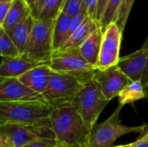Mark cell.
Returning a JSON list of instances; mask_svg holds the SVG:
<instances>
[{
	"label": "cell",
	"mask_w": 148,
	"mask_h": 147,
	"mask_svg": "<svg viewBox=\"0 0 148 147\" xmlns=\"http://www.w3.org/2000/svg\"><path fill=\"white\" fill-rule=\"evenodd\" d=\"M52 111L44 101L0 102V126L18 123L31 128L40 138L55 139L49 120Z\"/></svg>",
	"instance_id": "obj_1"
},
{
	"label": "cell",
	"mask_w": 148,
	"mask_h": 147,
	"mask_svg": "<svg viewBox=\"0 0 148 147\" xmlns=\"http://www.w3.org/2000/svg\"><path fill=\"white\" fill-rule=\"evenodd\" d=\"M49 120L56 146H88L91 131L73 105L54 107Z\"/></svg>",
	"instance_id": "obj_2"
},
{
	"label": "cell",
	"mask_w": 148,
	"mask_h": 147,
	"mask_svg": "<svg viewBox=\"0 0 148 147\" xmlns=\"http://www.w3.org/2000/svg\"><path fill=\"white\" fill-rule=\"evenodd\" d=\"M108 102L92 77L84 82L71 105L74 106L88 128L91 131L97 124L100 114Z\"/></svg>",
	"instance_id": "obj_3"
},
{
	"label": "cell",
	"mask_w": 148,
	"mask_h": 147,
	"mask_svg": "<svg viewBox=\"0 0 148 147\" xmlns=\"http://www.w3.org/2000/svg\"><path fill=\"white\" fill-rule=\"evenodd\" d=\"M123 106L119 105L113 114L101 123L96 124L90 132L88 147H113L114 141L129 133H142L146 124L138 126H127L122 124L120 114Z\"/></svg>",
	"instance_id": "obj_4"
},
{
	"label": "cell",
	"mask_w": 148,
	"mask_h": 147,
	"mask_svg": "<svg viewBox=\"0 0 148 147\" xmlns=\"http://www.w3.org/2000/svg\"><path fill=\"white\" fill-rule=\"evenodd\" d=\"M84 82L82 79L72 75L52 71L42 96L53 108L69 105L72 104Z\"/></svg>",
	"instance_id": "obj_5"
},
{
	"label": "cell",
	"mask_w": 148,
	"mask_h": 147,
	"mask_svg": "<svg viewBox=\"0 0 148 147\" xmlns=\"http://www.w3.org/2000/svg\"><path fill=\"white\" fill-rule=\"evenodd\" d=\"M54 24L55 20L35 19L28 45L22 55L23 57L31 61L49 63L54 52Z\"/></svg>",
	"instance_id": "obj_6"
},
{
	"label": "cell",
	"mask_w": 148,
	"mask_h": 147,
	"mask_svg": "<svg viewBox=\"0 0 148 147\" xmlns=\"http://www.w3.org/2000/svg\"><path fill=\"white\" fill-rule=\"evenodd\" d=\"M49 67L54 72L72 75L85 81L91 79L94 73L97 70L95 67L89 64L84 59L79 49L54 51Z\"/></svg>",
	"instance_id": "obj_7"
},
{
	"label": "cell",
	"mask_w": 148,
	"mask_h": 147,
	"mask_svg": "<svg viewBox=\"0 0 148 147\" xmlns=\"http://www.w3.org/2000/svg\"><path fill=\"white\" fill-rule=\"evenodd\" d=\"M123 31L115 23H110L103 32L101 48L97 69L103 70L118 65L120 62V49Z\"/></svg>",
	"instance_id": "obj_8"
},
{
	"label": "cell",
	"mask_w": 148,
	"mask_h": 147,
	"mask_svg": "<svg viewBox=\"0 0 148 147\" xmlns=\"http://www.w3.org/2000/svg\"><path fill=\"white\" fill-rule=\"evenodd\" d=\"M93 78L108 101L119 96L120 93L133 81L118 65L103 70L97 69Z\"/></svg>",
	"instance_id": "obj_9"
},
{
	"label": "cell",
	"mask_w": 148,
	"mask_h": 147,
	"mask_svg": "<svg viewBox=\"0 0 148 147\" xmlns=\"http://www.w3.org/2000/svg\"><path fill=\"white\" fill-rule=\"evenodd\" d=\"M45 101L42 94H39L18 78L0 77V102H25Z\"/></svg>",
	"instance_id": "obj_10"
},
{
	"label": "cell",
	"mask_w": 148,
	"mask_h": 147,
	"mask_svg": "<svg viewBox=\"0 0 148 147\" xmlns=\"http://www.w3.org/2000/svg\"><path fill=\"white\" fill-rule=\"evenodd\" d=\"M118 66L132 80L140 81L148 98V51L141 48L120 59Z\"/></svg>",
	"instance_id": "obj_11"
},
{
	"label": "cell",
	"mask_w": 148,
	"mask_h": 147,
	"mask_svg": "<svg viewBox=\"0 0 148 147\" xmlns=\"http://www.w3.org/2000/svg\"><path fill=\"white\" fill-rule=\"evenodd\" d=\"M40 137L29 126L8 122L0 126V146L24 147Z\"/></svg>",
	"instance_id": "obj_12"
},
{
	"label": "cell",
	"mask_w": 148,
	"mask_h": 147,
	"mask_svg": "<svg viewBox=\"0 0 148 147\" xmlns=\"http://www.w3.org/2000/svg\"><path fill=\"white\" fill-rule=\"evenodd\" d=\"M49 64V62L31 61L23 55L13 58L2 57L0 64V77L19 78L23 74L36 67Z\"/></svg>",
	"instance_id": "obj_13"
},
{
	"label": "cell",
	"mask_w": 148,
	"mask_h": 147,
	"mask_svg": "<svg viewBox=\"0 0 148 147\" xmlns=\"http://www.w3.org/2000/svg\"><path fill=\"white\" fill-rule=\"evenodd\" d=\"M101 25L92 17L87 16L86 19L82 22V23L75 30V32L65 41L62 44L59 51H66L79 49L80 45L97 29H99ZM56 50V51H58Z\"/></svg>",
	"instance_id": "obj_14"
},
{
	"label": "cell",
	"mask_w": 148,
	"mask_h": 147,
	"mask_svg": "<svg viewBox=\"0 0 148 147\" xmlns=\"http://www.w3.org/2000/svg\"><path fill=\"white\" fill-rule=\"evenodd\" d=\"M51 72L52 70L49 65H42L29 70L18 79L32 90L42 94L47 87Z\"/></svg>",
	"instance_id": "obj_15"
},
{
	"label": "cell",
	"mask_w": 148,
	"mask_h": 147,
	"mask_svg": "<svg viewBox=\"0 0 148 147\" xmlns=\"http://www.w3.org/2000/svg\"><path fill=\"white\" fill-rule=\"evenodd\" d=\"M103 32L104 29L100 27L94 31L79 47V50L84 59L95 68L100 57Z\"/></svg>",
	"instance_id": "obj_16"
},
{
	"label": "cell",
	"mask_w": 148,
	"mask_h": 147,
	"mask_svg": "<svg viewBox=\"0 0 148 147\" xmlns=\"http://www.w3.org/2000/svg\"><path fill=\"white\" fill-rule=\"evenodd\" d=\"M34 22V17L30 16L23 23L4 29L7 35L10 36V38L12 40V42L18 49L21 55H23L28 45L32 32Z\"/></svg>",
	"instance_id": "obj_17"
},
{
	"label": "cell",
	"mask_w": 148,
	"mask_h": 147,
	"mask_svg": "<svg viewBox=\"0 0 148 147\" xmlns=\"http://www.w3.org/2000/svg\"><path fill=\"white\" fill-rule=\"evenodd\" d=\"M66 0H36L31 8L34 19L55 20L62 11Z\"/></svg>",
	"instance_id": "obj_18"
},
{
	"label": "cell",
	"mask_w": 148,
	"mask_h": 147,
	"mask_svg": "<svg viewBox=\"0 0 148 147\" xmlns=\"http://www.w3.org/2000/svg\"><path fill=\"white\" fill-rule=\"evenodd\" d=\"M31 16V9L25 0H13L10 12L3 23L0 26L3 29L13 27L25 21Z\"/></svg>",
	"instance_id": "obj_19"
},
{
	"label": "cell",
	"mask_w": 148,
	"mask_h": 147,
	"mask_svg": "<svg viewBox=\"0 0 148 147\" xmlns=\"http://www.w3.org/2000/svg\"><path fill=\"white\" fill-rule=\"evenodd\" d=\"M72 20V16L65 13L63 10L55 19L54 33H53V45L54 51L61 49L62 44L67 39L69 25Z\"/></svg>",
	"instance_id": "obj_20"
},
{
	"label": "cell",
	"mask_w": 148,
	"mask_h": 147,
	"mask_svg": "<svg viewBox=\"0 0 148 147\" xmlns=\"http://www.w3.org/2000/svg\"><path fill=\"white\" fill-rule=\"evenodd\" d=\"M118 97L120 105L125 106L147 98V94L140 81H133L120 93Z\"/></svg>",
	"instance_id": "obj_21"
},
{
	"label": "cell",
	"mask_w": 148,
	"mask_h": 147,
	"mask_svg": "<svg viewBox=\"0 0 148 147\" xmlns=\"http://www.w3.org/2000/svg\"><path fill=\"white\" fill-rule=\"evenodd\" d=\"M0 54L2 57H18L21 53L3 28H0Z\"/></svg>",
	"instance_id": "obj_22"
},
{
	"label": "cell",
	"mask_w": 148,
	"mask_h": 147,
	"mask_svg": "<svg viewBox=\"0 0 148 147\" xmlns=\"http://www.w3.org/2000/svg\"><path fill=\"white\" fill-rule=\"evenodd\" d=\"M122 1L123 0H108L105 12L100 23V25L103 29H105V28L110 23H115Z\"/></svg>",
	"instance_id": "obj_23"
},
{
	"label": "cell",
	"mask_w": 148,
	"mask_h": 147,
	"mask_svg": "<svg viewBox=\"0 0 148 147\" xmlns=\"http://www.w3.org/2000/svg\"><path fill=\"white\" fill-rule=\"evenodd\" d=\"M135 0H123L121 6L119 10L117 18L115 21V23L119 26V28L123 31L128 18V16L130 14L131 9L134 5Z\"/></svg>",
	"instance_id": "obj_24"
},
{
	"label": "cell",
	"mask_w": 148,
	"mask_h": 147,
	"mask_svg": "<svg viewBox=\"0 0 148 147\" xmlns=\"http://www.w3.org/2000/svg\"><path fill=\"white\" fill-rule=\"evenodd\" d=\"M62 10L70 16H75L83 10V0H66Z\"/></svg>",
	"instance_id": "obj_25"
},
{
	"label": "cell",
	"mask_w": 148,
	"mask_h": 147,
	"mask_svg": "<svg viewBox=\"0 0 148 147\" xmlns=\"http://www.w3.org/2000/svg\"><path fill=\"white\" fill-rule=\"evenodd\" d=\"M56 141L53 138H39L24 147H56Z\"/></svg>",
	"instance_id": "obj_26"
},
{
	"label": "cell",
	"mask_w": 148,
	"mask_h": 147,
	"mask_svg": "<svg viewBox=\"0 0 148 147\" xmlns=\"http://www.w3.org/2000/svg\"><path fill=\"white\" fill-rule=\"evenodd\" d=\"M97 3L98 0H83V10H86L88 16L92 17L95 20L96 18Z\"/></svg>",
	"instance_id": "obj_27"
},
{
	"label": "cell",
	"mask_w": 148,
	"mask_h": 147,
	"mask_svg": "<svg viewBox=\"0 0 148 147\" xmlns=\"http://www.w3.org/2000/svg\"><path fill=\"white\" fill-rule=\"evenodd\" d=\"M13 1L0 2V26L3 23L6 16H8Z\"/></svg>",
	"instance_id": "obj_28"
},
{
	"label": "cell",
	"mask_w": 148,
	"mask_h": 147,
	"mask_svg": "<svg viewBox=\"0 0 148 147\" xmlns=\"http://www.w3.org/2000/svg\"><path fill=\"white\" fill-rule=\"evenodd\" d=\"M108 0H98V3H97V11H96V22L98 23H101V20L103 16V14L105 12L106 7L108 5Z\"/></svg>",
	"instance_id": "obj_29"
},
{
	"label": "cell",
	"mask_w": 148,
	"mask_h": 147,
	"mask_svg": "<svg viewBox=\"0 0 148 147\" xmlns=\"http://www.w3.org/2000/svg\"><path fill=\"white\" fill-rule=\"evenodd\" d=\"M138 141H148V124H146L145 131L140 134V136L137 139Z\"/></svg>",
	"instance_id": "obj_30"
},
{
	"label": "cell",
	"mask_w": 148,
	"mask_h": 147,
	"mask_svg": "<svg viewBox=\"0 0 148 147\" xmlns=\"http://www.w3.org/2000/svg\"><path fill=\"white\" fill-rule=\"evenodd\" d=\"M135 147H148V141H135Z\"/></svg>",
	"instance_id": "obj_31"
},
{
	"label": "cell",
	"mask_w": 148,
	"mask_h": 147,
	"mask_svg": "<svg viewBox=\"0 0 148 147\" xmlns=\"http://www.w3.org/2000/svg\"><path fill=\"white\" fill-rule=\"evenodd\" d=\"M25 2L27 3V4L30 7V9L34 6L35 3L36 2V0H25Z\"/></svg>",
	"instance_id": "obj_32"
},
{
	"label": "cell",
	"mask_w": 148,
	"mask_h": 147,
	"mask_svg": "<svg viewBox=\"0 0 148 147\" xmlns=\"http://www.w3.org/2000/svg\"><path fill=\"white\" fill-rule=\"evenodd\" d=\"M113 147H135V142L130 143V144H127V145H124V146H117Z\"/></svg>",
	"instance_id": "obj_33"
},
{
	"label": "cell",
	"mask_w": 148,
	"mask_h": 147,
	"mask_svg": "<svg viewBox=\"0 0 148 147\" xmlns=\"http://www.w3.org/2000/svg\"><path fill=\"white\" fill-rule=\"evenodd\" d=\"M142 48H143V49H145L146 50H147V51H148V37H147V39L146 40V42H145V43L143 44V46H142Z\"/></svg>",
	"instance_id": "obj_34"
},
{
	"label": "cell",
	"mask_w": 148,
	"mask_h": 147,
	"mask_svg": "<svg viewBox=\"0 0 148 147\" xmlns=\"http://www.w3.org/2000/svg\"><path fill=\"white\" fill-rule=\"evenodd\" d=\"M3 1H13V0H0V2H3Z\"/></svg>",
	"instance_id": "obj_35"
},
{
	"label": "cell",
	"mask_w": 148,
	"mask_h": 147,
	"mask_svg": "<svg viewBox=\"0 0 148 147\" xmlns=\"http://www.w3.org/2000/svg\"><path fill=\"white\" fill-rule=\"evenodd\" d=\"M56 147H58V146H56Z\"/></svg>",
	"instance_id": "obj_36"
},
{
	"label": "cell",
	"mask_w": 148,
	"mask_h": 147,
	"mask_svg": "<svg viewBox=\"0 0 148 147\" xmlns=\"http://www.w3.org/2000/svg\"><path fill=\"white\" fill-rule=\"evenodd\" d=\"M0 147H1V146H0Z\"/></svg>",
	"instance_id": "obj_37"
}]
</instances>
